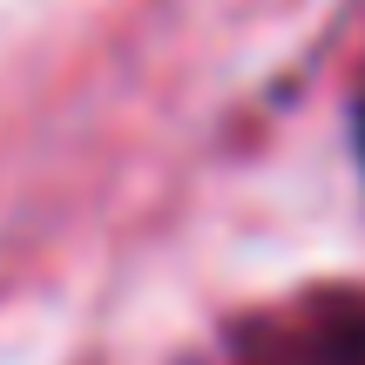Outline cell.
<instances>
[{"instance_id": "obj_1", "label": "cell", "mask_w": 365, "mask_h": 365, "mask_svg": "<svg viewBox=\"0 0 365 365\" xmlns=\"http://www.w3.org/2000/svg\"><path fill=\"white\" fill-rule=\"evenodd\" d=\"M359 135H365V129H359Z\"/></svg>"}]
</instances>
